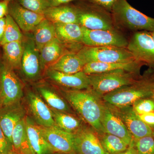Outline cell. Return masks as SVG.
Returning a JSON list of instances; mask_svg holds the SVG:
<instances>
[{"mask_svg": "<svg viewBox=\"0 0 154 154\" xmlns=\"http://www.w3.org/2000/svg\"><path fill=\"white\" fill-rule=\"evenodd\" d=\"M13 0H0V1H9V2H11Z\"/></svg>", "mask_w": 154, "mask_h": 154, "instance_id": "obj_45", "label": "cell"}, {"mask_svg": "<svg viewBox=\"0 0 154 154\" xmlns=\"http://www.w3.org/2000/svg\"><path fill=\"white\" fill-rule=\"evenodd\" d=\"M2 107V104L0 103V108H1Z\"/></svg>", "mask_w": 154, "mask_h": 154, "instance_id": "obj_47", "label": "cell"}, {"mask_svg": "<svg viewBox=\"0 0 154 154\" xmlns=\"http://www.w3.org/2000/svg\"><path fill=\"white\" fill-rule=\"evenodd\" d=\"M45 140L54 152L72 154L75 151L73 135L55 126L38 125Z\"/></svg>", "mask_w": 154, "mask_h": 154, "instance_id": "obj_11", "label": "cell"}, {"mask_svg": "<svg viewBox=\"0 0 154 154\" xmlns=\"http://www.w3.org/2000/svg\"><path fill=\"white\" fill-rule=\"evenodd\" d=\"M75 154H77L75 152Z\"/></svg>", "mask_w": 154, "mask_h": 154, "instance_id": "obj_48", "label": "cell"}, {"mask_svg": "<svg viewBox=\"0 0 154 154\" xmlns=\"http://www.w3.org/2000/svg\"><path fill=\"white\" fill-rule=\"evenodd\" d=\"M73 135L77 154H108L102 146L99 134L89 125H83Z\"/></svg>", "mask_w": 154, "mask_h": 154, "instance_id": "obj_10", "label": "cell"}, {"mask_svg": "<svg viewBox=\"0 0 154 154\" xmlns=\"http://www.w3.org/2000/svg\"><path fill=\"white\" fill-rule=\"evenodd\" d=\"M61 42L56 37L48 43L39 51L40 65L42 67H49L55 63L63 54Z\"/></svg>", "mask_w": 154, "mask_h": 154, "instance_id": "obj_27", "label": "cell"}, {"mask_svg": "<svg viewBox=\"0 0 154 154\" xmlns=\"http://www.w3.org/2000/svg\"><path fill=\"white\" fill-rule=\"evenodd\" d=\"M28 99L30 110L39 125L46 127L56 125L51 109L39 96L30 92Z\"/></svg>", "mask_w": 154, "mask_h": 154, "instance_id": "obj_19", "label": "cell"}, {"mask_svg": "<svg viewBox=\"0 0 154 154\" xmlns=\"http://www.w3.org/2000/svg\"><path fill=\"white\" fill-rule=\"evenodd\" d=\"M77 54L86 63L91 62H129L137 60L132 53L127 48L85 46Z\"/></svg>", "mask_w": 154, "mask_h": 154, "instance_id": "obj_6", "label": "cell"}, {"mask_svg": "<svg viewBox=\"0 0 154 154\" xmlns=\"http://www.w3.org/2000/svg\"><path fill=\"white\" fill-rule=\"evenodd\" d=\"M24 51L21 68L27 78L33 79L39 74L40 65L39 52L34 41L29 39L23 43Z\"/></svg>", "mask_w": 154, "mask_h": 154, "instance_id": "obj_18", "label": "cell"}, {"mask_svg": "<svg viewBox=\"0 0 154 154\" xmlns=\"http://www.w3.org/2000/svg\"><path fill=\"white\" fill-rule=\"evenodd\" d=\"M154 69L149 68L136 82L105 94L102 100L116 107L132 106L139 99L154 97Z\"/></svg>", "mask_w": 154, "mask_h": 154, "instance_id": "obj_2", "label": "cell"}, {"mask_svg": "<svg viewBox=\"0 0 154 154\" xmlns=\"http://www.w3.org/2000/svg\"><path fill=\"white\" fill-rule=\"evenodd\" d=\"M9 14L20 29L25 32L34 30L36 26L45 19L43 14H37L25 8L16 0L10 2Z\"/></svg>", "mask_w": 154, "mask_h": 154, "instance_id": "obj_14", "label": "cell"}, {"mask_svg": "<svg viewBox=\"0 0 154 154\" xmlns=\"http://www.w3.org/2000/svg\"><path fill=\"white\" fill-rule=\"evenodd\" d=\"M26 132L34 154H52L54 153L43 137L38 125L28 117L25 118Z\"/></svg>", "mask_w": 154, "mask_h": 154, "instance_id": "obj_20", "label": "cell"}, {"mask_svg": "<svg viewBox=\"0 0 154 154\" xmlns=\"http://www.w3.org/2000/svg\"><path fill=\"white\" fill-rule=\"evenodd\" d=\"M151 34L152 37L154 41V31L152 32H150Z\"/></svg>", "mask_w": 154, "mask_h": 154, "instance_id": "obj_42", "label": "cell"}, {"mask_svg": "<svg viewBox=\"0 0 154 154\" xmlns=\"http://www.w3.org/2000/svg\"><path fill=\"white\" fill-rule=\"evenodd\" d=\"M12 148V145L6 137L0 126V154H5Z\"/></svg>", "mask_w": 154, "mask_h": 154, "instance_id": "obj_34", "label": "cell"}, {"mask_svg": "<svg viewBox=\"0 0 154 154\" xmlns=\"http://www.w3.org/2000/svg\"><path fill=\"white\" fill-rule=\"evenodd\" d=\"M25 118L17 123L13 131L12 146L18 154H34L28 140Z\"/></svg>", "mask_w": 154, "mask_h": 154, "instance_id": "obj_25", "label": "cell"}, {"mask_svg": "<svg viewBox=\"0 0 154 154\" xmlns=\"http://www.w3.org/2000/svg\"><path fill=\"white\" fill-rule=\"evenodd\" d=\"M134 145L140 154H154V137L152 135L134 140Z\"/></svg>", "mask_w": 154, "mask_h": 154, "instance_id": "obj_32", "label": "cell"}, {"mask_svg": "<svg viewBox=\"0 0 154 154\" xmlns=\"http://www.w3.org/2000/svg\"><path fill=\"white\" fill-rule=\"evenodd\" d=\"M116 28L133 31H154V18L131 5L127 0H117L111 11Z\"/></svg>", "mask_w": 154, "mask_h": 154, "instance_id": "obj_3", "label": "cell"}, {"mask_svg": "<svg viewBox=\"0 0 154 154\" xmlns=\"http://www.w3.org/2000/svg\"><path fill=\"white\" fill-rule=\"evenodd\" d=\"M69 4L50 7L45 11L43 15L45 19L54 24H79L76 8L75 5Z\"/></svg>", "mask_w": 154, "mask_h": 154, "instance_id": "obj_21", "label": "cell"}, {"mask_svg": "<svg viewBox=\"0 0 154 154\" xmlns=\"http://www.w3.org/2000/svg\"><path fill=\"white\" fill-rule=\"evenodd\" d=\"M88 75L91 88L102 97L119 88L134 84L142 75L119 70Z\"/></svg>", "mask_w": 154, "mask_h": 154, "instance_id": "obj_4", "label": "cell"}, {"mask_svg": "<svg viewBox=\"0 0 154 154\" xmlns=\"http://www.w3.org/2000/svg\"><path fill=\"white\" fill-rule=\"evenodd\" d=\"M107 104L123 122L134 140L152 135V128L140 120L132 106L118 107Z\"/></svg>", "mask_w": 154, "mask_h": 154, "instance_id": "obj_12", "label": "cell"}, {"mask_svg": "<svg viewBox=\"0 0 154 154\" xmlns=\"http://www.w3.org/2000/svg\"><path fill=\"white\" fill-rule=\"evenodd\" d=\"M103 8L111 13L113 5L117 0H85Z\"/></svg>", "mask_w": 154, "mask_h": 154, "instance_id": "obj_35", "label": "cell"}, {"mask_svg": "<svg viewBox=\"0 0 154 154\" xmlns=\"http://www.w3.org/2000/svg\"><path fill=\"white\" fill-rule=\"evenodd\" d=\"M102 123L105 133L116 136L129 146L134 138L122 120L103 101L102 107Z\"/></svg>", "mask_w": 154, "mask_h": 154, "instance_id": "obj_13", "label": "cell"}, {"mask_svg": "<svg viewBox=\"0 0 154 154\" xmlns=\"http://www.w3.org/2000/svg\"><path fill=\"white\" fill-rule=\"evenodd\" d=\"M45 102H47L51 109L61 112L69 113H72L71 109L67 102L54 92L45 88H40L38 89Z\"/></svg>", "mask_w": 154, "mask_h": 154, "instance_id": "obj_30", "label": "cell"}, {"mask_svg": "<svg viewBox=\"0 0 154 154\" xmlns=\"http://www.w3.org/2000/svg\"><path fill=\"white\" fill-rule=\"evenodd\" d=\"M9 1H0V19L9 14Z\"/></svg>", "mask_w": 154, "mask_h": 154, "instance_id": "obj_37", "label": "cell"}, {"mask_svg": "<svg viewBox=\"0 0 154 154\" xmlns=\"http://www.w3.org/2000/svg\"><path fill=\"white\" fill-rule=\"evenodd\" d=\"M82 43L85 46H115L127 48L129 39L117 28L112 30H93L82 27Z\"/></svg>", "mask_w": 154, "mask_h": 154, "instance_id": "obj_8", "label": "cell"}, {"mask_svg": "<svg viewBox=\"0 0 154 154\" xmlns=\"http://www.w3.org/2000/svg\"><path fill=\"white\" fill-rule=\"evenodd\" d=\"M23 96L22 84L13 69L0 60V103L2 106L19 102Z\"/></svg>", "mask_w": 154, "mask_h": 154, "instance_id": "obj_7", "label": "cell"}, {"mask_svg": "<svg viewBox=\"0 0 154 154\" xmlns=\"http://www.w3.org/2000/svg\"><path fill=\"white\" fill-rule=\"evenodd\" d=\"M143 65L144 63L137 60L129 62H91L86 64L82 71L89 75L122 70L140 74L141 68Z\"/></svg>", "mask_w": 154, "mask_h": 154, "instance_id": "obj_16", "label": "cell"}, {"mask_svg": "<svg viewBox=\"0 0 154 154\" xmlns=\"http://www.w3.org/2000/svg\"><path fill=\"white\" fill-rule=\"evenodd\" d=\"M127 48L137 60L154 69V41L150 32H134L129 39Z\"/></svg>", "mask_w": 154, "mask_h": 154, "instance_id": "obj_9", "label": "cell"}, {"mask_svg": "<svg viewBox=\"0 0 154 154\" xmlns=\"http://www.w3.org/2000/svg\"><path fill=\"white\" fill-rule=\"evenodd\" d=\"M56 37L54 24L45 18L34 29V41L39 52L45 45Z\"/></svg>", "mask_w": 154, "mask_h": 154, "instance_id": "obj_26", "label": "cell"}, {"mask_svg": "<svg viewBox=\"0 0 154 154\" xmlns=\"http://www.w3.org/2000/svg\"><path fill=\"white\" fill-rule=\"evenodd\" d=\"M99 136L102 146L108 154H118L129 146L120 138L113 135L105 133L99 134Z\"/></svg>", "mask_w": 154, "mask_h": 154, "instance_id": "obj_29", "label": "cell"}, {"mask_svg": "<svg viewBox=\"0 0 154 154\" xmlns=\"http://www.w3.org/2000/svg\"><path fill=\"white\" fill-rule=\"evenodd\" d=\"M57 38L67 43L82 42V27L78 23H55Z\"/></svg>", "mask_w": 154, "mask_h": 154, "instance_id": "obj_24", "label": "cell"}, {"mask_svg": "<svg viewBox=\"0 0 154 154\" xmlns=\"http://www.w3.org/2000/svg\"><path fill=\"white\" fill-rule=\"evenodd\" d=\"M51 110L55 125L66 132L74 134L83 125L82 121L73 114Z\"/></svg>", "mask_w": 154, "mask_h": 154, "instance_id": "obj_28", "label": "cell"}, {"mask_svg": "<svg viewBox=\"0 0 154 154\" xmlns=\"http://www.w3.org/2000/svg\"><path fill=\"white\" fill-rule=\"evenodd\" d=\"M86 64L77 53H68L63 54L48 69L64 73L74 74L82 71Z\"/></svg>", "mask_w": 154, "mask_h": 154, "instance_id": "obj_22", "label": "cell"}, {"mask_svg": "<svg viewBox=\"0 0 154 154\" xmlns=\"http://www.w3.org/2000/svg\"><path fill=\"white\" fill-rule=\"evenodd\" d=\"M118 154H140L137 149L135 147L134 140L132 143L128 146V148L124 151L121 152Z\"/></svg>", "mask_w": 154, "mask_h": 154, "instance_id": "obj_39", "label": "cell"}, {"mask_svg": "<svg viewBox=\"0 0 154 154\" xmlns=\"http://www.w3.org/2000/svg\"><path fill=\"white\" fill-rule=\"evenodd\" d=\"M153 91L154 92V80L153 82Z\"/></svg>", "mask_w": 154, "mask_h": 154, "instance_id": "obj_46", "label": "cell"}, {"mask_svg": "<svg viewBox=\"0 0 154 154\" xmlns=\"http://www.w3.org/2000/svg\"><path fill=\"white\" fill-rule=\"evenodd\" d=\"M25 109L19 102L0 108V126L12 145L13 131L17 123L25 118Z\"/></svg>", "mask_w": 154, "mask_h": 154, "instance_id": "obj_15", "label": "cell"}, {"mask_svg": "<svg viewBox=\"0 0 154 154\" xmlns=\"http://www.w3.org/2000/svg\"><path fill=\"white\" fill-rule=\"evenodd\" d=\"M137 115L139 118L145 124L150 127L152 129L154 128V112Z\"/></svg>", "mask_w": 154, "mask_h": 154, "instance_id": "obj_36", "label": "cell"}, {"mask_svg": "<svg viewBox=\"0 0 154 154\" xmlns=\"http://www.w3.org/2000/svg\"><path fill=\"white\" fill-rule=\"evenodd\" d=\"M65 97L83 120L98 134L105 133L102 123V97L91 88L63 91Z\"/></svg>", "mask_w": 154, "mask_h": 154, "instance_id": "obj_1", "label": "cell"}, {"mask_svg": "<svg viewBox=\"0 0 154 154\" xmlns=\"http://www.w3.org/2000/svg\"><path fill=\"white\" fill-rule=\"evenodd\" d=\"M80 0H48L50 7H56Z\"/></svg>", "mask_w": 154, "mask_h": 154, "instance_id": "obj_38", "label": "cell"}, {"mask_svg": "<svg viewBox=\"0 0 154 154\" xmlns=\"http://www.w3.org/2000/svg\"><path fill=\"white\" fill-rule=\"evenodd\" d=\"M5 18V30L0 46L12 42L22 41L23 35L19 26L9 14Z\"/></svg>", "mask_w": 154, "mask_h": 154, "instance_id": "obj_31", "label": "cell"}, {"mask_svg": "<svg viewBox=\"0 0 154 154\" xmlns=\"http://www.w3.org/2000/svg\"><path fill=\"white\" fill-rule=\"evenodd\" d=\"M1 46L3 51L2 60L13 70L21 67L24 51L22 42H12Z\"/></svg>", "mask_w": 154, "mask_h": 154, "instance_id": "obj_23", "label": "cell"}, {"mask_svg": "<svg viewBox=\"0 0 154 154\" xmlns=\"http://www.w3.org/2000/svg\"><path fill=\"white\" fill-rule=\"evenodd\" d=\"M132 107L137 114L154 112V97L139 99L134 103Z\"/></svg>", "mask_w": 154, "mask_h": 154, "instance_id": "obj_33", "label": "cell"}, {"mask_svg": "<svg viewBox=\"0 0 154 154\" xmlns=\"http://www.w3.org/2000/svg\"><path fill=\"white\" fill-rule=\"evenodd\" d=\"M75 153L72 154H75ZM52 154H64V153H58V152H54L53 153H52Z\"/></svg>", "mask_w": 154, "mask_h": 154, "instance_id": "obj_43", "label": "cell"}, {"mask_svg": "<svg viewBox=\"0 0 154 154\" xmlns=\"http://www.w3.org/2000/svg\"><path fill=\"white\" fill-rule=\"evenodd\" d=\"M75 5L78 13L79 23L90 30H112L116 28L112 15L105 9L85 0L78 1Z\"/></svg>", "mask_w": 154, "mask_h": 154, "instance_id": "obj_5", "label": "cell"}, {"mask_svg": "<svg viewBox=\"0 0 154 154\" xmlns=\"http://www.w3.org/2000/svg\"><path fill=\"white\" fill-rule=\"evenodd\" d=\"M5 17L0 19V44L4 36L5 30L6 25Z\"/></svg>", "mask_w": 154, "mask_h": 154, "instance_id": "obj_40", "label": "cell"}, {"mask_svg": "<svg viewBox=\"0 0 154 154\" xmlns=\"http://www.w3.org/2000/svg\"><path fill=\"white\" fill-rule=\"evenodd\" d=\"M47 75L61 85L71 90H85L91 88L88 75L83 71L67 74L48 69Z\"/></svg>", "mask_w": 154, "mask_h": 154, "instance_id": "obj_17", "label": "cell"}, {"mask_svg": "<svg viewBox=\"0 0 154 154\" xmlns=\"http://www.w3.org/2000/svg\"><path fill=\"white\" fill-rule=\"evenodd\" d=\"M5 154H18L17 153V152L16 151H15L14 150V149L12 148L10 150H9L8 152L6 153Z\"/></svg>", "mask_w": 154, "mask_h": 154, "instance_id": "obj_41", "label": "cell"}, {"mask_svg": "<svg viewBox=\"0 0 154 154\" xmlns=\"http://www.w3.org/2000/svg\"><path fill=\"white\" fill-rule=\"evenodd\" d=\"M152 135L154 137V128L152 129Z\"/></svg>", "mask_w": 154, "mask_h": 154, "instance_id": "obj_44", "label": "cell"}]
</instances>
